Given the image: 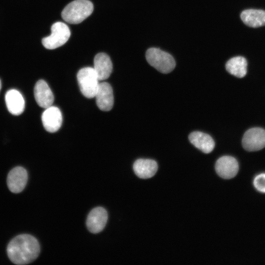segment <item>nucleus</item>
Masks as SVG:
<instances>
[{
  "label": "nucleus",
  "instance_id": "nucleus-14",
  "mask_svg": "<svg viewBox=\"0 0 265 265\" xmlns=\"http://www.w3.org/2000/svg\"><path fill=\"white\" fill-rule=\"evenodd\" d=\"M133 169L136 175L141 179H148L155 175L158 170L157 162L151 159H139L135 161Z\"/></svg>",
  "mask_w": 265,
  "mask_h": 265
},
{
  "label": "nucleus",
  "instance_id": "nucleus-3",
  "mask_svg": "<svg viewBox=\"0 0 265 265\" xmlns=\"http://www.w3.org/2000/svg\"><path fill=\"white\" fill-rule=\"evenodd\" d=\"M146 58L151 66L164 74L171 72L176 65L170 54L156 48H150L146 51Z\"/></svg>",
  "mask_w": 265,
  "mask_h": 265
},
{
  "label": "nucleus",
  "instance_id": "nucleus-13",
  "mask_svg": "<svg viewBox=\"0 0 265 265\" xmlns=\"http://www.w3.org/2000/svg\"><path fill=\"white\" fill-rule=\"evenodd\" d=\"M93 68L99 80L107 79L112 70V64L109 56L103 53L97 54L94 59Z\"/></svg>",
  "mask_w": 265,
  "mask_h": 265
},
{
  "label": "nucleus",
  "instance_id": "nucleus-11",
  "mask_svg": "<svg viewBox=\"0 0 265 265\" xmlns=\"http://www.w3.org/2000/svg\"><path fill=\"white\" fill-rule=\"evenodd\" d=\"M96 104L98 108L103 111H109L113 106L114 98L111 85L107 82L99 83L96 93Z\"/></svg>",
  "mask_w": 265,
  "mask_h": 265
},
{
  "label": "nucleus",
  "instance_id": "nucleus-4",
  "mask_svg": "<svg viewBox=\"0 0 265 265\" xmlns=\"http://www.w3.org/2000/svg\"><path fill=\"white\" fill-rule=\"evenodd\" d=\"M77 78L82 94L87 98L95 97L100 83L94 68L88 67L80 69Z\"/></svg>",
  "mask_w": 265,
  "mask_h": 265
},
{
  "label": "nucleus",
  "instance_id": "nucleus-10",
  "mask_svg": "<svg viewBox=\"0 0 265 265\" xmlns=\"http://www.w3.org/2000/svg\"><path fill=\"white\" fill-rule=\"evenodd\" d=\"M27 173L22 167L17 166L8 173L7 184L9 190L13 193H19L25 187L27 181Z\"/></svg>",
  "mask_w": 265,
  "mask_h": 265
},
{
  "label": "nucleus",
  "instance_id": "nucleus-18",
  "mask_svg": "<svg viewBox=\"0 0 265 265\" xmlns=\"http://www.w3.org/2000/svg\"><path fill=\"white\" fill-rule=\"evenodd\" d=\"M226 69L231 74L238 78L244 77L247 73V62L242 56H236L229 59L226 64Z\"/></svg>",
  "mask_w": 265,
  "mask_h": 265
},
{
  "label": "nucleus",
  "instance_id": "nucleus-17",
  "mask_svg": "<svg viewBox=\"0 0 265 265\" xmlns=\"http://www.w3.org/2000/svg\"><path fill=\"white\" fill-rule=\"evenodd\" d=\"M242 22L252 27H258L265 25V11L249 9L243 11L240 14Z\"/></svg>",
  "mask_w": 265,
  "mask_h": 265
},
{
  "label": "nucleus",
  "instance_id": "nucleus-8",
  "mask_svg": "<svg viewBox=\"0 0 265 265\" xmlns=\"http://www.w3.org/2000/svg\"><path fill=\"white\" fill-rule=\"evenodd\" d=\"M107 218V212L104 208H94L89 213L86 220L88 230L94 234L101 232L106 225Z\"/></svg>",
  "mask_w": 265,
  "mask_h": 265
},
{
  "label": "nucleus",
  "instance_id": "nucleus-2",
  "mask_svg": "<svg viewBox=\"0 0 265 265\" xmlns=\"http://www.w3.org/2000/svg\"><path fill=\"white\" fill-rule=\"evenodd\" d=\"M93 4L88 0H75L67 5L61 12L62 19L68 23H81L93 11Z\"/></svg>",
  "mask_w": 265,
  "mask_h": 265
},
{
  "label": "nucleus",
  "instance_id": "nucleus-5",
  "mask_svg": "<svg viewBox=\"0 0 265 265\" xmlns=\"http://www.w3.org/2000/svg\"><path fill=\"white\" fill-rule=\"evenodd\" d=\"M70 35L69 27L64 23L57 22L52 25L51 35L43 38L42 43L47 49H55L65 44Z\"/></svg>",
  "mask_w": 265,
  "mask_h": 265
},
{
  "label": "nucleus",
  "instance_id": "nucleus-7",
  "mask_svg": "<svg viewBox=\"0 0 265 265\" xmlns=\"http://www.w3.org/2000/svg\"><path fill=\"white\" fill-rule=\"evenodd\" d=\"M238 169V163L237 159L229 156L220 157L217 160L215 165L217 174L225 179H230L235 177Z\"/></svg>",
  "mask_w": 265,
  "mask_h": 265
},
{
  "label": "nucleus",
  "instance_id": "nucleus-6",
  "mask_svg": "<svg viewBox=\"0 0 265 265\" xmlns=\"http://www.w3.org/2000/svg\"><path fill=\"white\" fill-rule=\"evenodd\" d=\"M242 145L248 151L262 149L265 147V130L260 128L248 130L243 135Z\"/></svg>",
  "mask_w": 265,
  "mask_h": 265
},
{
  "label": "nucleus",
  "instance_id": "nucleus-12",
  "mask_svg": "<svg viewBox=\"0 0 265 265\" xmlns=\"http://www.w3.org/2000/svg\"><path fill=\"white\" fill-rule=\"evenodd\" d=\"M34 95L36 103L40 107L46 108L52 106L54 96L45 80H40L36 82L34 89Z\"/></svg>",
  "mask_w": 265,
  "mask_h": 265
},
{
  "label": "nucleus",
  "instance_id": "nucleus-20",
  "mask_svg": "<svg viewBox=\"0 0 265 265\" xmlns=\"http://www.w3.org/2000/svg\"><path fill=\"white\" fill-rule=\"evenodd\" d=\"M1 81H0V89H1Z\"/></svg>",
  "mask_w": 265,
  "mask_h": 265
},
{
  "label": "nucleus",
  "instance_id": "nucleus-1",
  "mask_svg": "<svg viewBox=\"0 0 265 265\" xmlns=\"http://www.w3.org/2000/svg\"><path fill=\"white\" fill-rule=\"evenodd\" d=\"M10 261L16 265H26L35 260L40 253L38 240L33 236L23 234L12 239L7 248Z\"/></svg>",
  "mask_w": 265,
  "mask_h": 265
},
{
  "label": "nucleus",
  "instance_id": "nucleus-16",
  "mask_svg": "<svg viewBox=\"0 0 265 265\" xmlns=\"http://www.w3.org/2000/svg\"><path fill=\"white\" fill-rule=\"evenodd\" d=\"M191 143L204 153H211L213 149L215 143L209 134L201 132H193L188 136Z\"/></svg>",
  "mask_w": 265,
  "mask_h": 265
},
{
  "label": "nucleus",
  "instance_id": "nucleus-19",
  "mask_svg": "<svg viewBox=\"0 0 265 265\" xmlns=\"http://www.w3.org/2000/svg\"><path fill=\"white\" fill-rule=\"evenodd\" d=\"M253 185L259 192L265 193V173L256 175L253 180Z\"/></svg>",
  "mask_w": 265,
  "mask_h": 265
},
{
  "label": "nucleus",
  "instance_id": "nucleus-15",
  "mask_svg": "<svg viewBox=\"0 0 265 265\" xmlns=\"http://www.w3.org/2000/svg\"><path fill=\"white\" fill-rule=\"evenodd\" d=\"M6 105L9 112L13 115H19L25 109V100L21 93L16 89L8 90L5 96Z\"/></svg>",
  "mask_w": 265,
  "mask_h": 265
},
{
  "label": "nucleus",
  "instance_id": "nucleus-9",
  "mask_svg": "<svg viewBox=\"0 0 265 265\" xmlns=\"http://www.w3.org/2000/svg\"><path fill=\"white\" fill-rule=\"evenodd\" d=\"M42 121L45 130L50 132H54L60 128L62 123V116L60 109L54 106H50L44 111Z\"/></svg>",
  "mask_w": 265,
  "mask_h": 265
}]
</instances>
